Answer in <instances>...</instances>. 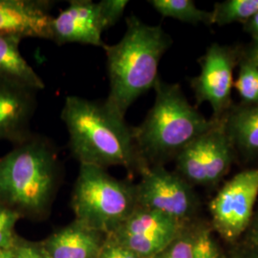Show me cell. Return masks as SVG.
<instances>
[{
    "instance_id": "6da1fadb",
    "label": "cell",
    "mask_w": 258,
    "mask_h": 258,
    "mask_svg": "<svg viewBox=\"0 0 258 258\" xmlns=\"http://www.w3.org/2000/svg\"><path fill=\"white\" fill-rule=\"evenodd\" d=\"M61 120L69 134L70 151L80 164L123 166L138 172L148 166L139 155L132 127L105 100L68 96Z\"/></svg>"
},
{
    "instance_id": "f1b7e54d",
    "label": "cell",
    "mask_w": 258,
    "mask_h": 258,
    "mask_svg": "<svg viewBox=\"0 0 258 258\" xmlns=\"http://www.w3.org/2000/svg\"><path fill=\"white\" fill-rule=\"evenodd\" d=\"M242 56H244L245 58L258 66V41L252 40V42L248 47V49L243 53Z\"/></svg>"
},
{
    "instance_id": "44dd1931",
    "label": "cell",
    "mask_w": 258,
    "mask_h": 258,
    "mask_svg": "<svg viewBox=\"0 0 258 258\" xmlns=\"http://www.w3.org/2000/svg\"><path fill=\"white\" fill-rule=\"evenodd\" d=\"M21 216L19 212L0 204V249H13L15 246V226Z\"/></svg>"
},
{
    "instance_id": "7402d4cb",
    "label": "cell",
    "mask_w": 258,
    "mask_h": 258,
    "mask_svg": "<svg viewBox=\"0 0 258 258\" xmlns=\"http://www.w3.org/2000/svg\"><path fill=\"white\" fill-rule=\"evenodd\" d=\"M194 258H223L211 229L201 228L196 230Z\"/></svg>"
},
{
    "instance_id": "484cf974",
    "label": "cell",
    "mask_w": 258,
    "mask_h": 258,
    "mask_svg": "<svg viewBox=\"0 0 258 258\" xmlns=\"http://www.w3.org/2000/svg\"><path fill=\"white\" fill-rule=\"evenodd\" d=\"M247 232H248V246L258 249V206L257 208L254 210Z\"/></svg>"
},
{
    "instance_id": "4fadbf2b",
    "label": "cell",
    "mask_w": 258,
    "mask_h": 258,
    "mask_svg": "<svg viewBox=\"0 0 258 258\" xmlns=\"http://www.w3.org/2000/svg\"><path fill=\"white\" fill-rule=\"evenodd\" d=\"M54 3L49 0H0V33L52 40Z\"/></svg>"
},
{
    "instance_id": "ac0fdd59",
    "label": "cell",
    "mask_w": 258,
    "mask_h": 258,
    "mask_svg": "<svg viewBox=\"0 0 258 258\" xmlns=\"http://www.w3.org/2000/svg\"><path fill=\"white\" fill-rule=\"evenodd\" d=\"M258 12V0H226L214 5L212 24L225 26L231 23H245Z\"/></svg>"
},
{
    "instance_id": "52a82bcc",
    "label": "cell",
    "mask_w": 258,
    "mask_h": 258,
    "mask_svg": "<svg viewBox=\"0 0 258 258\" xmlns=\"http://www.w3.org/2000/svg\"><path fill=\"white\" fill-rule=\"evenodd\" d=\"M136 184L139 207L164 213L188 224L198 212L200 202L192 185L164 166H145Z\"/></svg>"
},
{
    "instance_id": "8fae6325",
    "label": "cell",
    "mask_w": 258,
    "mask_h": 258,
    "mask_svg": "<svg viewBox=\"0 0 258 258\" xmlns=\"http://www.w3.org/2000/svg\"><path fill=\"white\" fill-rule=\"evenodd\" d=\"M52 41L57 45L80 43L104 48L100 7L91 0H71L52 21Z\"/></svg>"
},
{
    "instance_id": "5b68a950",
    "label": "cell",
    "mask_w": 258,
    "mask_h": 258,
    "mask_svg": "<svg viewBox=\"0 0 258 258\" xmlns=\"http://www.w3.org/2000/svg\"><path fill=\"white\" fill-rule=\"evenodd\" d=\"M71 205L76 221L111 234L138 207L136 184L114 178L105 168L81 164Z\"/></svg>"
},
{
    "instance_id": "9c48e42d",
    "label": "cell",
    "mask_w": 258,
    "mask_h": 258,
    "mask_svg": "<svg viewBox=\"0 0 258 258\" xmlns=\"http://www.w3.org/2000/svg\"><path fill=\"white\" fill-rule=\"evenodd\" d=\"M240 55L234 48L213 43L199 59L200 74L190 80L196 105L208 102L214 120H221L232 107L233 70Z\"/></svg>"
},
{
    "instance_id": "d6986e66",
    "label": "cell",
    "mask_w": 258,
    "mask_h": 258,
    "mask_svg": "<svg viewBox=\"0 0 258 258\" xmlns=\"http://www.w3.org/2000/svg\"><path fill=\"white\" fill-rule=\"evenodd\" d=\"M244 104L258 103V66L241 56L239 72L233 83Z\"/></svg>"
},
{
    "instance_id": "8992f818",
    "label": "cell",
    "mask_w": 258,
    "mask_h": 258,
    "mask_svg": "<svg viewBox=\"0 0 258 258\" xmlns=\"http://www.w3.org/2000/svg\"><path fill=\"white\" fill-rule=\"evenodd\" d=\"M234 157L235 149L221 119L178 154L177 173L191 185L215 186L230 171Z\"/></svg>"
},
{
    "instance_id": "603a6c76",
    "label": "cell",
    "mask_w": 258,
    "mask_h": 258,
    "mask_svg": "<svg viewBox=\"0 0 258 258\" xmlns=\"http://www.w3.org/2000/svg\"><path fill=\"white\" fill-rule=\"evenodd\" d=\"M104 29L115 26L121 19L126 8L127 0H102L98 3Z\"/></svg>"
},
{
    "instance_id": "5bb4252c",
    "label": "cell",
    "mask_w": 258,
    "mask_h": 258,
    "mask_svg": "<svg viewBox=\"0 0 258 258\" xmlns=\"http://www.w3.org/2000/svg\"><path fill=\"white\" fill-rule=\"evenodd\" d=\"M100 233L75 221L51 235L42 248L51 258H98L103 244Z\"/></svg>"
},
{
    "instance_id": "cb8c5ba5",
    "label": "cell",
    "mask_w": 258,
    "mask_h": 258,
    "mask_svg": "<svg viewBox=\"0 0 258 258\" xmlns=\"http://www.w3.org/2000/svg\"><path fill=\"white\" fill-rule=\"evenodd\" d=\"M98 258H142L133 251L122 247L112 237L105 240Z\"/></svg>"
},
{
    "instance_id": "7a4b0ae2",
    "label": "cell",
    "mask_w": 258,
    "mask_h": 258,
    "mask_svg": "<svg viewBox=\"0 0 258 258\" xmlns=\"http://www.w3.org/2000/svg\"><path fill=\"white\" fill-rule=\"evenodd\" d=\"M119 42L105 45L109 94L106 102L122 116L139 97L154 88L159 65L172 39L160 25H148L134 15L125 20Z\"/></svg>"
},
{
    "instance_id": "7c38bea8",
    "label": "cell",
    "mask_w": 258,
    "mask_h": 258,
    "mask_svg": "<svg viewBox=\"0 0 258 258\" xmlns=\"http://www.w3.org/2000/svg\"><path fill=\"white\" fill-rule=\"evenodd\" d=\"M37 93L0 77V140L16 146L33 134L31 122L37 109Z\"/></svg>"
},
{
    "instance_id": "f546056e",
    "label": "cell",
    "mask_w": 258,
    "mask_h": 258,
    "mask_svg": "<svg viewBox=\"0 0 258 258\" xmlns=\"http://www.w3.org/2000/svg\"><path fill=\"white\" fill-rule=\"evenodd\" d=\"M0 258H14L13 249H0Z\"/></svg>"
},
{
    "instance_id": "d4e9b609",
    "label": "cell",
    "mask_w": 258,
    "mask_h": 258,
    "mask_svg": "<svg viewBox=\"0 0 258 258\" xmlns=\"http://www.w3.org/2000/svg\"><path fill=\"white\" fill-rule=\"evenodd\" d=\"M14 258H51L42 247L30 244L15 245L13 247Z\"/></svg>"
},
{
    "instance_id": "30bf717a",
    "label": "cell",
    "mask_w": 258,
    "mask_h": 258,
    "mask_svg": "<svg viewBox=\"0 0 258 258\" xmlns=\"http://www.w3.org/2000/svg\"><path fill=\"white\" fill-rule=\"evenodd\" d=\"M187 225L138 206L110 236L140 257L153 258L173 242Z\"/></svg>"
},
{
    "instance_id": "277c9868",
    "label": "cell",
    "mask_w": 258,
    "mask_h": 258,
    "mask_svg": "<svg viewBox=\"0 0 258 258\" xmlns=\"http://www.w3.org/2000/svg\"><path fill=\"white\" fill-rule=\"evenodd\" d=\"M154 90L153 106L144 121L132 130L141 159L148 166H164L218 120L205 118L177 83L159 78Z\"/></svg>"
},
{
    "instance_id": "4316f807",
    "label": "cell",
    "mask_w": 258,
    "mask_h": 258,
    "mask_svg": "<svg viewBox=\"0 0 258 258\" xmlns=\"http://www.w3.org/2000/svg\"><path fill=\"white\" fill-rule=\"evenodd\" d=\"M229 258H258V249L246 246L232 250Z\"/></svg>"
},
{
    "instance_id": "2e32d148",
    "label": "cell",
    "mask_w": 258,
    "mask_h": 258,
    "mask_svg": "<svg viewBox=\"0 0 258 258\" xmlns=\"http://www.w3.org/2000/svg\"><path fill=\"white\" fill-rule=\"evenodd\" d=\"M22 39L0 33V77L37 91L42 90L45 88L44 82L20 53Z\"/></svg>"
},
{
    "instance_id": "ba28073f",
    "label": "cell",
    "mask_w": 258,
    "mask_h": 258,
    "mask_svg": "<svg viewBox=\"0 0 258 258\" xmlns=\"http://www.w3.org/2000/svg\"><path fill=\"white\" fill-rule=\"evenodd\" d=\"M258 198V167L243 170L220 188L210 203L212 226L223 239L235 242L246 232Z\"/></svg>"
},
{
    "instance_id": "ffe728a7",
    "label": "cell",
    "mask_w": 258,
    "mask_h": 258,
    "mask_svg": "<svg viewBox=\"0 0 258 258\" xmlns=\"http://www.w3.org/2000/svg\"><path fill=\"white\" fill-rule=\"evenodd\" d=\"M195 235L196 231L186 227L173 242L153 258H194Z\"/></svg>"
},
{
    "instance_id": "9a60e30c",
    "label": "cell",
    "mask_w": 258,
    "mask_h": 258,
    "mask_svg": "<svg viewBox=\"0 0 258 258\" xmlns=\"http://www.w3.org/2000/svg\"><path fill=\"white\" fill-rule=\"evenodd\" d=\"M223 120L234 149L249 159L258 158V103L232 105Z\"/></svg>"
},
{
    "instance_id": "3957f363",
    "label": "cell",
    "mask_w": 258,
    "mask_h": 258,
    "mask_svg": "<svg viewBox=\"0 0 258 258\" xmlns=\"http://www.w3.org/2000/svg\"><path fill=\"white\" fill-rule=\"evenodd\" d=\"M60 174L55 144L33 133L0 158V204L21 215L42 216L54 200Z\"/></svg>"
},
{
    "instance_id": "83f0119b",
    "label": "cell",
    "mask_w": 258,
    "mask_h": 258,
    "mask_svg": "<svg viewBox=\"0 0 258 258\" xmlns=\"http://www.w3.org/2000/svg\"><path fill=\"white\" fill-rule=\"evenodd\" d=\"M244 30L252 37L253 40L258 41V12L244 23Z\"/></svg>"
},
{
    "instance_id": "e0dca14e",
    "label": "cell",
    "mask_w": 258,
    "mask_h": 258,
    "mask_svg": "<svg viewBox=\"0 0 258 258\" xmlns=\"http://www.w3.org/2000/svg\"><path fill=\"white\" fill-rule=\"evenodd\" d=\"M148 3L163 18L197 25H212V12L197 8L192 0H151Z\"/></svg>"
}]
</instances>
